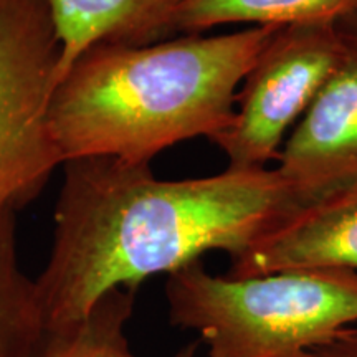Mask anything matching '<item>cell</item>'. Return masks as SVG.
Segmentation results:
<instances>
[{
	"label": "cell",
	"instance_id": "cell-2",
	"mask_svg": "<svg viewBox=\"0 0 357 357\" xmlns=\"http://www.w3.org/2000/svg\"><path fill=\"white\" fill-rule=\"evenodd\" d=\"M278 29L88 48L52 95L48 116L61 164L84 158L149 164L182 141L213 142L230 126L238 86Z\"/></svg>",
	"mask_w": 357,
	"mask_h": 357
},
{
	"label": "cell",
	"instance_id": "cell-6",
	"mask_svg": "<svg viewBox=\"0 0 357 357\" xmlns=\"http://www.w3.org/2000/svg\"><path fill=\"white\" fill-rule=\"evenodd\" d=\"M339 24L341 61L276 158L294 211L357 190V12Z\"/></svg>",
	"mask_w": 357,
	"mask_h": 357
},
{
	"label": "cell",
	"instance_id": "cell-13",
	"mask_svg": "<svg viewBox=\"0 0 357 357\" xmlns=\"http://www.w3.org/2000/svg\"><path fill=\"white\" fill-rule=\"evenodd\" d=\"M354 192H357V190H354Z\"/></svg>",
	"mask_w": 357,
	"mask_h": 357
},
{
	"label": "cell",
	"instance_id": "cell-4",
	"mask_svg": "<svg viewBox=\"0 0 357 357\" xmlns=\"http://www.w3.org/2000/svg\"><path fill=\"white\" fill-rule=\"evenodd\" d=\"M60 56L47 0H0V215L32 202L61 164L48 116Z\"/></svg>",
	"mask_w": 357,
	"mask_h": 357
},
{
	"label": "cell",
	"instance_id": "cell-9",
	"mask_svg": "<svg viewBox=\"0 0 357 357\" xmlns=\"http://www.w3.org/2000/svg\"><path fill=\"white\" fill-rule=\"evenodd\" d=\"M131 289H113L73 323L48 328L33 357H141L131 349L126 328L132 318ZM200 341H190L166 357H197Z\"/></svg>",
	"mask_w": 357,
	"mask_h": 357
},
{
	"label": "cell",
	"instance_id": "cell-8",
	"mask_svg": "<svg viewBox=\"0 0 357 357\" xmlns=\"http://www.w3.org/2000/svg\"><path fill=\"white\" fill-rule=\"evenodd\" d=\"M61 45L58 79L96 45L142 47L177 33L189 0H47ZM58 83V82H56Z\"/></svg>",
	"mask_w": 357,
	"mask_h": 357
},
{
	"label": "cell",
	"instance_id": "cell-1",
	"mask_svg": "<svg viewBox=\"0 0 357 357\" xmlns=\"http://www.w3.org/2000/svg\"><path fill=\"white\" fill-rule=\"evenodd\" d=\"M63 166L50 257L35 278L47 329L79 319L113 289L136 291L207 252L234 258L294 211L275 169L160 181L149 164L116 158Z\"/></svg>",
	"mask_w": 357,
	"mask_h": 357
},
{
	"label": "cell",
	"instance_id": "cell-5",
	"mask_svg": "<svg viewBox=\"0 0 357 357\" xmlns=\"http://www.w3.org/2000/svg\"><path fill=\"white\" fill-rule=\"evenodd\" d=\"M344 53L339 20L280 26L236 95L230 126L215 144L230 169H261L276 160L284 136L303 118Z\"/></svg>",
	"mask_w": 357,
	"mask_h": 357
},
{
	"label": "cell",
	"instance_id": "cell-12",
	"mask_svg": "<svg viewBox=\"0 0 357 357\" xmlns=\"http://www.w3.org/2000/svg\"><path fill=\"white\" fill-rule=\"evenodd\" d=\"M311 357H357V328H349L314 352Z\"/></svg>",
	"mask_w": 357,
	"mask_h": 357
},
{
	"label": "cell",
	"instance_id": "cell-7",
	"mask_svg": "<svg viewBox=\"0 0 357 357\" xmlns=\"http://www.w3.org/2000/svg\"><path fill=\"white\" fill-rule=\"evenodd\" d=\"M288 270L357 271V192L288 212L230 258L227 276Z\"/></svg>",
	"mask_w": 357,
	"mask_h": 357
},
{
	"label": "cell",
	"instance_id": "cell-10",
	"mask_svg": "<svg viewBox=\"0 0 357 357\" xmlns=\"http://www.w3.org/2000/svg\"><path fill=\"white\" fill-rule=\"evenodd\" d=\"M47 331L35 280L22 270L17 212L0 215V357H33Z\"/></svg>",
	"mask_w": 357,
	"mask_h": 357
},
{
	"label": "cell",
	"instance_id": "cell-11",
	"mask_svg": "<svg viewBox=\"0 0 357 357\" xmlns=\"http://www.w3.org/2000/svg\"><path fill=\"white\" fill-rule=\"evenodd\" d=\"M357 12V0H189L177 20V33L200 35L225 24L293 25L341 20Z\"/></svg>",
	"mask_w": 357,
	"mask_h": 357
},
{
	"label": "cell",
	"instance_id": "cell-3",
	"mask_svg": "<svg viewBox=\"0 0 357 357\" xmlns=\"http://www.w3.org/2000/svg\"><path fill=\"white\" fill-rule=\"evenodd\" d=\"M172 326L199 334L207 357H311L357 324V271L218 276L194 261L166 281Z\"/></svg>",
	"mask_w": 357,
	"mask_h": 357
}]
</instances>
